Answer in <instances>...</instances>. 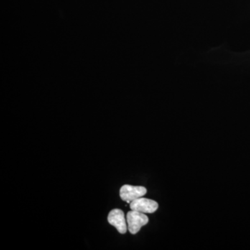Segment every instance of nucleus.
I'll return each instance as SVG.
<instances>
[{
  "label": "nucleus",
  "mask_w": 250,
  "mask_h": 250,
  "mask_svg": "<svg viewBox=\"0 0 250 250\" xmlns=\"http://www.w3.org/2000/svg\"><path fill=\"white\" fill-rule=\"evenodd\" d=\"M146 193H147V189L143 187L124 185L120 190V196L122 200L129 204L136 199L144 196Z\"/></svg>",
  "instance_id": "nucleus-2"
},
{
  "label": "nucleus",
  "mask_w": 250,
  "mask_h": 250,
  "mask_svg": "<svg viewBox=\"0 0 250 250\" xmlns=\"http://www.w3.org/2000/svg\"><path fill=\"white\" fill-rule=\"evenodd\" d=\"M130 208L143 213H153L158 209L159 205L154 200L140 197L130 203Z\"/></svg>",
  "instance_id": "nucleus-4"
},
{
  "label": "nucleus",
  "mask_w": 250,
  "mask_h": 250,
  "mask_svg": "<svg viewBox=\"0 0 250 250\" xmlns=\"http://www.w3.org/2000/svg\"><path fill=\"white\" fill-rule=\"evenodd\" d=\"M128 230L131 234H136L142 227L149 223V218L145 213L131 210L126 214Z\"/></svg>",
  "instance_id": "nucleus-1"
},
{
  "label": "nucleus",
  "mask_w": 250,
  "mask_h": 250,
  "mask_svg": "<svg viewBox=\"0 0 250 250\" xmlns=\"http://www.w3.org/2000/svg\"><path fill=\"white\" fill-rule=\"evenodd\" d=\"M108 222L112 226L115 227L120 233L125 234L127 231V222L125 220L123 210L118 208L111 210L108 213Z\"/></svg>",
  "instance_id": "nucleus-3"
}]
</instances>
